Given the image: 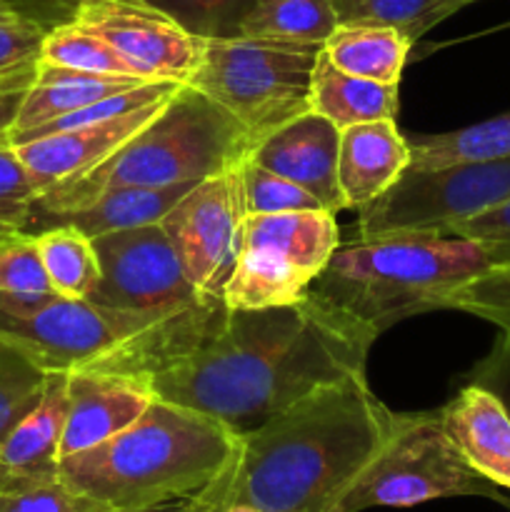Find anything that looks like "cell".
Masks as SVG:
<instances>
[{"instance_id":"obj_8","label":"cell","mask_w":510,"mask_h":512,"mask_svg":"<svg viewBox=\"0 0 510 512\" xmlns=\"http://www.w3.org/2000/svg\"><path fill=\"white\" fill-rule=\"evenodd\" d=\"M323 43L278 38L205 40L188 85L233 115L253 145L310 110V75Z\"/></svg>"},{"instance_id":"obj_5","label":"cell","mask_w":510,"mask_h":512,"mask_svg":"<svg viewBox=\"0 0 510 512\" xmlns=\"http://www.w3.org/2000/svg\"><path fill=\"white\" fill-rule=\"evenodd\" d=\"M253 150L243 125L183 83L158 115L88 175L45 190L35 210L53 220L85 208L95 195L123 185H175L235 168Z\"/></svg>"},{"instance_id":"obj_40","label":"cell","mask_w":510,"mask_h":512,"mask_svg":"<svg viewBox=\"0 0 510 512\" xmlns=\"http://www.w3.org/2000/svg\"><path fill=\"white\" fill-rule=\"evenodd\" d=\"M10 3L23 10L28 18H33L35 23L43 25L45 30H50L55 25L73 20L80 0H10Z\"/></svg>"},{"instance_id":"obj_38","label":"cell","mask_w":510,"mask_h":512,"mask_svg":"<svg viewBox=\"0 0 510 512\" xmlns=\"http://www.w3.org/2000/svg\"><path fill=\"white\" fill-rule=\"evenodd\" d=\"M465 383H473L493 393L500 400L510 418V333L500 330L493 348L488 350L483 360L473 365L465 375Z\"/></svg>"},{"instance_id":"obj_35","label":"cell","mask_w":510,"mask_h":512,"mask_svg":"<svg viewBox=\"0 0 510 512\" xmlns=\"http://www.w3.org/2000/svg\"><path fill=\"white\" fill-rule=\"evenodd\" d=\"M45 28L15 8L10 0H0V75L38 63Z\"/></svg>"},{"instance_id":"obj_7","label":"cell","mask_w":510,"mask_h":512,"mask_svg":"<svg viewBox=\"0 0 510 512\" xmlns=\"http://www.w3.org/2000/svg\"><path fill=\"white\" fill-rule=\"evenodd\" d=\"M0 340L43 373L110 370L150 380L160 370L143 325L88 298L0 293Z\"/></svg>"},{"instance_id":"obj_9","label":"cell","mask_w":510,"mask_h":512,"mask_svg":"<svg viewBox=\"0 0 510 512\" xmlns=\"http://www.w3.org/2000/svg\"><path fill=\"white\" fill-rule=\"evenodd\" d=\"M443 498L503 500L463 458L438 413H398L393 433L330 512L413 508Z\"/></svg>"},{"instance_id":"obj_6","label":"cell","mask_w":510,"mask_h":512,"mask_svg":"<svg viewBox=\"0 0 510 512\" xmlns=\"http://www.w3.org/2000/svg\"><path fill=\"white\" fill-rule=\"evenodd\" d=\"M93 245L100 280L88 300L143 325L158 353V373L200 348L228 313L223 298L190 283L160 225L98 235Z\"/></svg>"},{"instance_id":"obj_13","label":"cell","mask_w":510,"mask_h":512,"mask_svg":"<svg viewBox=\"0 0 510 512\" xmlns=\"http://www.w3.org/2000/svg\"><path fill=\"white\" fill-rule=\"evenodd\" d=\"M73 20L100 35L150 83H188L203 58L205 40L150 0H80Z\"/></svg>"},{"instance_id":"obj_34","label":"cell","mask_w":510,"mask_h":512,"mask_svg":"<svg viewBox=\"0 0 510 512\" xmlns=\"http://www.w3.org/2000/svg\"><path fill=\"white\" fill-rule=\"evenodd\" d=\"M448 308L463 310L510 333V265L490 268L465 283L450 295Z\"/></svg>"},{"instance_id":"obj_42","label":"cell","mask_w":510,"mask_h":512,"mask_svg":"<svg viewBox=\"0 0 510 512\" xmlns=\"http://www.w3.org/2000/svg\"><path fill=\"white\" fill-rule=\"evenodd\" d=\"M210 512H260V510H255L253 505H245V503H230V505H220V508H215Z\"/></svg>"},{"instance_id":"obj_14","label":"cell","mask_w":510,"mask_h":512,"mask_svg":"<svg viewBox=\"0 0 510 512\" xmlns=\"http://www.w3.org/2000/svg\"><path fill=\"white\" fill-rule=\"evenodd\" d=\"M175 90L165 98L153 100V103L130 110V113L115 115L103 123L25 140V143L13 145L15 155L43 195L45 190L80 178V175H88L90 170L103 165L110 155L118 153L130 138H135L163 110V105L173 98Z\"/></svg>"},{"instance_id":"obj_4","label":"cell","mask_w":510,"mask_h":512,"mask_svg":"<svg viewBox=\"0 0 510 512\" xmlns=\"http://www.w3.org/2000/svg\"><path fill=\"white\" fill-rule=\"evenodd\" d=\"M490 268V250L458 235L355 238L335 248L308 295L380 335L405 318L448 308L455 290Z\"/></svg>"},{"instance_id":"obj_11","label":"cell","mask_w":510,"mask_h":512,"mask_svg":"<svg viewBox=\"0 0 510 512\" xmlns=\"http://www.w3.org/2000/svg\"><path fill=\"white\" fill-rule=\"evenodd\" d=\"M510 198V158L408 168L380 198L360 208L355 238L433 233L450 235L455 225Z\"/></svg>"},{"instance_id":"obj_29","label":"cell","mask_w":510,"mask_h":512,"mask_svg":"<svg viewBox=\"0 0 510 512\" xmlns=\"http://www.w3.org/2000/svg\"><path fill=\"white\" fill-rule=\"evenodd\" d=\"M48 373L25 358L20 350L0 340V443L20 418L35 408Z\"/></svg>"},{"instance_id":"obj_19","label":"cell","mask_w":510,"mask_h":512,"mask_svg":"<svg viewBox=\"0 0 510 512\" xmlns=\"http://www.w3.org/2000/svg\"><path fill=\"white\" fill-rule=\"evenodd\" d=\"M438 415L463 458L490 483L510 490V418L500 400L465 383Z\"/></svg>"},{"instance_id":"obj_30","label":"cell","mask_w":510,"mask_h":512,"mask_svg":"<svg viewBox=\"0 0 510 512\" xmlns=\"http://www.w3.org/2000/svg\"><path fill=\"white\" fill-rule=\"evenodd\" d=\"M238 178L240 190H243L245 215H275L293 213V210L323 208L300 185L290 183L283 175L270 173L268 168H263V165H258L250 158H243L238 163Z\"/></svg>"},{"instance_id":"obj_12","label":"cell","mask_w":510,"mask_h":512,"mask_svg":"<svg viewBox=\"0 0 510 512\" xmlns=\"http://www.w3.org/2000/svg\"><path fill=\"white\" fill-rule=\"evenodd\" d=\"M243 218V190L235 165L198 180L160 220L180 268L200 293L223 298Z\"/></svg>"},{"instance_id":"obj_21","label":"cell","mask_w":510,"mask_h":512,"mask_svg":"<svg viewBox=\"0 0 510 512\" xmlns=\"http://www.w3.org/2000/svg\"><path fill=\"white\" fill-rule=\"evenodd\" d=\"M310 110L323 115L338 130L373 120H395L398 85H383L340 70L320 50L310 75Z\"/></svg>"},{"instance_id":"obj_16","label":"cell","mask_w":510,"mask_h":512,"mask_svg":"<svg viewBox=\"0 0 510 512\" xmlns=\"http://www.w3.org/2000/svg\"><path fill=\"white\" fill-rule=\"evenodd\" d=\"M338 148L340 130L308 110L258 140L248 158L300 185L325 210L338 215L345 210L338 185Z\"/></svg>"},{"instance_id":"obj_17","label":"cell","mask_w":510,"mask_h":512,"mask_svg":"<svg viewBox=\"0 0 510 512\" xmlns=\"http://www.w3.org/2000/svg\"><path fill=\"white\" fill-rule=\"evenodd\" d=\"M65 418L68 373H48L35 408L0 443V493H20L60 478Z\"/></svg>"},{"instance_id":"obj_24","label":"cell","mask_w":510,"mask_h":512,"mask_svg":"<svg viewBox=\"0 0 510 512\" xmlns=\"http://www.w3.org/2000/svg\"><path fill=\"white\" fill-rule=\"evenodd\" d=\"M505 158H510V113L450 133L420 135L410 140V168L415 170Z\"/></svg>"},{"instance_id":"obj_23","label":"cell","mask_w":510,"mask_h":512,"mask_svg":"<svg viewBox=\"0 0 510 512\" xmlns=\"http://www.w3.org/2000/svg\"><path fill=\"white\" fill-rule=\"evenodd\" d=\"M410 48L413 40L398 28L368 23H338L323 43L340 70L383 85H400Z\"/></svg>"},{"instance_id":"obj_36","label":"cell","mask_w":510,"mask_h":512,"mask_svg":"<svg viewBox=\"0 0 510 512\" xmlns=\"http://www.w3.org/2000/svg\"><path fill=\"white\" fill-rule=\"evenodd\" d=\"M0 512H113L85 495L73 493L63 480L40 485V488L20 490V493H0Z\"/></svg>"},{"instance_id":"obj_27","label":"cell","mask_w":510,"mask_h":512,"mask_svg":"<svg viewBox=\"0 0 510 512\" xmlns=\"http://www.w3.org/2000/svg\"><path fill=\"white\" fill-rule=\"evenodd\" d=\"M338 23H368L398 28L418 40L445 18L475 0H333Z\"/></svg>"},{"instance_id":"obj_10","label":"cell","mask_w":510,"mask_h":512,"mask_svg":"<svg viewBox=\"0 0 510 512\" xmlns=\"http://www.w3.org/2000/svg\"><path fill=\"white\" fill-rule=\"evenodd\" d=\"M330 210L245 215L233 268L223 285L230 310L300 303L340 245Z\"/></svg>"},{"instance_id":"obj_2","label":"cell","mask_w":510,"mask_h":512,"mask_svg":"<svg viewBox=\"0 0 510 512\" xmlns=\"http://www.w3.org/2000/svg\"><path fill=\"white\" fill-rule=\"evenodd\" d=\"M365 375L320 385L243 435L233 463L190 508L210 512L245 503L260 512H330L393 433Z\"/></svg>"},{"instance_id":"obj_25","label":"cell","mask_w":510,"mask_h":512,"mask_svg":"<svg viewBox=\"0 0 510 512\" xmlns=\"http://www.w3.org/2000/svg\"><path fill=\"white\" fill-rule=\"evenodd\" d=\"M338 25L333 0H255L238 35L325 43Z\"/></svg>"},{"instance_id":"obj_31","label":"cell","mask_w":510,"mask_h":512,"mask_svg":"<svg viewBox=\"0 0 510 512\" xmlns=\"http://www.w3.org/2000/svg\"><path fill=\"white\" fill-rule=\"evenodd\" d=\"M198 38H233L255 0H150Z\"/></svg>"},{"instance_id":"obj_15","label":"cell","mask_w":510,"mask_h":512,"mask_svg":"<svg viewBox=\"0 0 510 512\" xmlns=\"http://www.w3.org/2000/svg\"><path fill=\"white\" fill-rule=\"evenodd\" d=\"M153 400L155 393L145 378L110 370L68 373V418L60 443V460L123 433Z\"/></svg>"},{"instance_id":"obj_1","label":"cell","mask_w":510,"mask_h":512,"mask_svg":"<svg viewBox=\"0 0 510 512\" xmlns=\"http://www.w3.org/2000/svg\"><path fill=\"white\" fill-rule=\"evenodd\" d=\"M375 340L310 295L275 308H228L213 335L150 378V388L243 438L320 385L365 375Z\"/></svg>"},{"instance_id":"obj_20","label":"cell","mask_w":510,"mask_h":512,"mask_svg":"<svg viewBox=\"0 0 510 512\" xmlns=\"http://www.w3.org/2000/svg\"><path fill=\"white\" fill-rule=\"evenodd\" d=\"M150 83V80L135 78V75H103V73H85V70L60 68L38 60L35 63V78L30 85L28 95L23 100L15 128L10 138L38 125L50 123L65 113L85 108L95 100L110 98V95L125 93L130 88Z\"/></svg>"},{"instance_id":"obj_32","label":"cell","mask_w":510,"mask_h":512,"mask_svg":"<svg viewBox=\"0 0 510 512\" xmlns=\"http://www.w3.org/2000/svg\"><path fill=\"white\" fill-rule=\"evenodd\" d=\"M0 293L50 295L55 293L45 273L35 235L13 233L0 238Z\"/></svg>"},{"instance_id":"obj_22","label":"cell","mask_w":510,"mask_h":512,"mask_svg":"<svg viewBox=\"0 0 510 512\" xmlns=\"http://www.w3.org/2000/svg\"><path fill=\"white\" fill-rule=\"evenodd\" d=\"M195 183L175 185H123L95 195L85 208L65 215L58 223H70L90 238L120 230L160 225L168 210L193 188Z\"/></svg>"},{"instance_id":"obj_39","label":"cell","mask_w":510,"mask_h":512,"mask_svg":"<svg viewBox=\"0 0 510 512\" xmlns=\"http://www.w3.org/2000/svg\"><path fill=\"white\" fill-rule=\"evenodd\" d=\"M35 78V63L28 68H20L15 73L0 75V143L8 140L10 133L15 128V120H18L20 108H23V100L28 95L30 85Z\"/></svg>"},{"instance_id":"obj_41","label":"cell","mask_w":510,"mask_h":512,"mask_svg":"<svg viewBox=\"0 0 510 512\" xmlns=\"http://www.w3.org/2000/svg\"><path fill=\"white\" fill-rule=\"evenodd\" d=\"M150 512H195L190 508L188 500H178V503H170V505H163V508H155Z\"/></svg>"},{"instance_id":"obj_26","label":"cell","mask_w":510,"mask_h":512,"mask_svg":"<svg viewBox=\"0 0 510 512\" xmlns=\"http://www.w3.org/2000/svg\"><path fill=\"white\" fill-rule=\"evenodd\" d=\"M50 285L63 298H88L100 280V260L90 235L70 223L35 235Z\"/></svg>"},{"instance_id":"obj_33","label":"cell","mask_w":510,"mask_h":512,"mask_svg":"<svg viewBox=\"0 0 510 512\" xmlns=\"http://www.w3.org/2000/svg\"><path fill=\"white\" fill-rule=\"evenodd\" d=\"M40 190L15 155L13 145L0 143V238L23 233L35 215Z\"/></svg>"},{"instance_id":"obj_18","label":"cell","mask_w":510,"mask_h":512,"mask_svg":"<svg viewBox=\"0 0 510 512\" xmlns=\"http://www.w3.org/2000/svg\"><path fill=\"white\" fill-rule=\"evenodd\" d=\"M410 168V140L395 120H373L340 130L338 185L345 210H360Z\"/></svg>"},{"instance_id":"obj_28","label":"cell","mask_w":510,"mask_h":512,"mask_svg":"<svg viewBox=\"0 0 510 512\" xmlns=\"http://www.w3.org/2000/svg\"><path fill=\"white\" fill-rule=\"evenodd\" d=\"M38 60L60 65V68L85 70V73L135 75L133 68L100 35H95L93 30L75 23V20L45 30ZM135 78H140V75H135Z\"/></svg>"},{"instance_id":"obj_3","label":"cell","mask_w":510,"mask_h":512,"mask_svg":"<svg viewBox=\"0 0 510 512\" xmlns=\"http://www.w3.org/2000/svg\"><path fill=\"white\" fill-rule=\"evenodd\" d=\"M238 445L210 415L155 398L123 433L60 460V480L113 512H150L203 493Z\"/></svg>"},{"instance_id":"obj_37","label":"cell","mask_w":510,"mask_h":512,"mask_svg":"<svg viewBox=\"0 0 510 512\" xmlns=\"http://www.w3.org/2000/svg\"><path fill=\"white\" fill-rule=\"evenodd\" d=\"M450 235L483 243L493 255L495 268L510 265V198L495 208L485 210V213L475 215V218L465 220V223L455 225Z\"/></svg>"}]
</instances>
